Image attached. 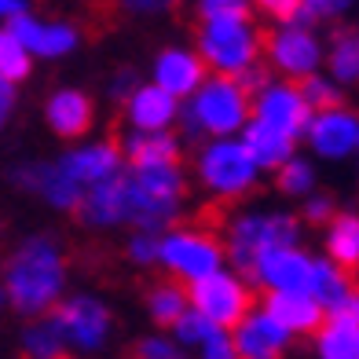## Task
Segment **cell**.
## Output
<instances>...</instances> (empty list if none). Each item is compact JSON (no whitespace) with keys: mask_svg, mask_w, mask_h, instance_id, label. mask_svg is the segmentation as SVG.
I'll return each mask as SVG.
<instances>
[{"mask_svg":"<svg viewBox=\"0 0 359 359\" xmlns=\"http://www.w3.org/2000/svg\"><path fill=\"white\" fill-rule=\"evenodd\" d=\"M0 286L8 293V308L26 323L52 316L70 286V257L62 242L48 231L26 235L0 268Z\"/></svg>","mask_w":359,"mask_h":359,"instance_id":"obj_1","label":"cell"},{"mask_svg":"<svg viewBox=\"0 0 359 359\" xmlns=\"http://www.w3.org/2000/svg\"><path fill=\"white\" fill-rule=\"evenodd\" d=\"M224 253L227 268L250 279L257 260L283 250V246H304V224L290 209H271V205H242L238 213L227 217L224 224Z\"/></svg>","mask_w":359,"mask_h":359,"instance_id":"obj_2","label":"cell"},{"mask_svg":"<svg viewBox=\"0 0 359 359\" xmlns=\"http://www.w3.org/2000/svg\"><path fill=\"white\" fill-rule=\"evenodd\" d=\"M125 205H128V231H151L165 235L180 224L187 205V172L180 165L158 169H125Z\"/></svg>","mask_w":359,"mask_h":359,"instance_id":"obj_3","label":"cell"},{"mask_svg":"<svg viewBox=\"0 0 359 359\" xmlns=\"http://www.w3.org/2000/svg\"><path fill=\"white\" fill-rule=\"evenodd\" d=\"M250 118V92L235 77L209 74L205 85L180 107L176 128H184V140H231L242 136Z\"/></svg>","mask_w":359,"mask_h":359,"instance_id":"obj_4","label":"cell"},{"mask_svg":"<svg viewBox=\"0 0 359 359\" xmlns=\"http://www.w3.org/2000/svg\"><path fill=\"white\" fill-rule=\"evenodd\" d=\"M191 180L205 198L213 202H242L260 187L264 172L242 147L238 136L231 140H202L191 161Z\"/></svg>","mask_w":359,"mask_h":359,"instance_id":"obj_5","label":"cell"},{"mask_svg":"<svg viewBox=\"0 0 359 359\" xmlns=\"http://www.w3.org/2000/svg\"><path fill=\"white\" fill-rule=\"evenodd\" d=\"M194 52L217 77H242L264 62V34L250 19H213L194 26Z\"/></svg>","mask_w":359,"mask_h":359,"instance_id":"obj_6","label":"cell"},{"mask_svg":"<svg viewBox=\"0 0 359 359\" xmlns=\"http://www.w3.org/2000/svg\"><path fill=\"white\" fill-rule=\"evenodd\" d=\"M158 268L180 286H194L227 268L224 238L198 224H176L158 235Z\"/></svg>","mask_w":359,"mask_h":359,"instance_id":"obj_7","label":"cell"},{"mask_svg":"<svg viewBox=\"0 0 359 359\" xmlns=\"http://www.w3.org/2000/svg\"><path fill=\"white\" fill-rule=\"evenodd\" d=\"M52 316L59 319L62 334H67V348L77 359L107 352L114 334H118V316L100 293H67Z\"/></svg>","mask_w":359,"mask_h":359,"instance_id":"obj_8","label":"cell"},{"mask_svg":"<svg viewBox=\"0 0 359 359\" xmlns=\"http://www.w3.org/2000/svg\"><path fill=\"white\" fill-rule=\"evenodd\" d=\"M326 62V41L319 37L316 26H297V22H279L264 34V67L271 77H283L301 85L304 77L323 74Z\"/></svg>","mask_w":359,"mask_h":359,"instance_id":"obj_9","label":"cell"},{"mask_svg":"<svg viewBox=\"0 0 359 359\" xmlns=\"http://www.w3.org/2000/svg\"><path fill=\"white\" fill-rule=\"evenodd\" d=\"M187 301L198 316H205L217 330H235L242 323V316H250L257 308L253 297V283L242 279L238 271L231 268H220L217 275L187 286Z\"/></svg>","mask_w":359,"mask_h":359,"instance_id":"obj_10","label":"cell"},{"mask_svg":"<svg viewBox=\"0 0 359 359\" xmlns=\"http://www.w3.org/2000/svg\"><path fill=\"white\" fill-rule=\"evenodd\" d=\"M304 151L312 161H326V165H341L359 154V110L348 103L316 110L312 121L304 128Z\"/></svg>","mask_w":359,"mask_h":359,"instance_id":"obj_11","label":"cell"},{"mask_svg":"<svg viewBox=\"0 0 359 359\" xmlns=\"http://www.w3.org/2000/svg\"><path fill=\"white\" fill-rule=\"evenodd\" d=\"M250 114L253 121L275 128L290 140H304V128L312 121V107L301 95V85L293 81H283V77H268V85H260L253 95H250Z\"/></svg>","mask_w":359,"mask_h":359,"instance_id":"obj_12","label":"cell"},{"mask_svg":"<svg viewBox=\"0 0 359 359\" xmlns=\"http://www.w3.org/2000/svg\"><path fill=\"white\" fill-rule=\"evenodd\" d=\"M8 29L22 41V48L34 59H48V62H59V59H70L85 34L81 26L70 19H37V15H19L15 22H8Z\"/></svg>","mask_w":359,"mask_h":359,"instance_id":"obj_13","label":"cell"},{"mask_svg":"<svg viewBox=\"0 0 359 359\" xmlns=\"http://www.w3.org/2000/svg\"><path fill=\"white\" fill-rule=\"evenodd\" d=\"M205 77H209V70H205L202 55L194 52V44H165L151 59V85L169 92L180 103H187L205 85Z\"/></svg>","mask_w":359,"mask_h":359,"instance_id":"obj_14","label":"cell"},{"mask_svg":"<svg viewBox=\"0 0 359 359\" xmlns=\"http://www.w3.org/2000/svg\"><path fill=\"white\" fill-rule=\"evenodd\" d=\"M44 125L55 140L70 147L85 143L95 128V100L77 85H62L44 100Z\"/></svg>","mask_w":359,"mask_h":359,"instance_id":"obj_15","label":"cell"},{"mask_svg":"<svg viewBox=\"0 0 359 359\" xmlns=\"http://www.w3.org/2000/svg\"><path fill=\"white\" fill-rule=\"evenodd\" d=\"M312 264H316V253L308 246H283V250H271L257 260L250 283L260 293H297V290L308 293Z\"/></svg>","mask_w":359,"mask_h":359,"instance_id":"obj_16","label":"cell"},{"mask_svg":"<svg viewBox=\"0 0 359 359\" xmlns=\"http://www.w3.org/2000/svg\"><path fill=\"white\" fill-rule=\"evenodd\" d=\"M81 187H95V184H107V180L121 176L125 172V154H121V143L118 140H85V143H74L67 147L62 154H55Z\"/></svg>","mask_w":359,"mask_h":359,"instance_id":"obj_17","label":"cell"},{"mask_svg":"<svg viewBox=\"0 0 359 359\" xmlns=\"http://www.w3.org/2000/svg\"><path fill=\"white\" fill-rule=\"evenodd\" d=\"M180 100L161 92L151 81H140L136 92L121 103V121L128 133H176L180 121Z\"/></svg>","mask_w":359,"mask_h":359,"instance_id":"obj_18","label":"cell"},{"mask_svg":"<svg viewBox=\"0 0 359 359\" xmlns=\"http://www.w3.org/2000/svg\"><path fill=\"white\" fill-rule=\"evenodd\" d=\"M231 341L238 359H286L293 348V337L260 304L250 316H242V323L231 330Z\"/></svg>","mask_w":359,"mask_h":359,"instance_id":"obj_19","label":"cell"},{"mask_svg":"<svg viewBox=\"0 0 359 359\" xmlns=\"http://www.w3.org/2000/svg\"><path fill=\"white\" fill-rule=\"evenodd\" d=\"M74 217H77V224L85 227V231H125L128 227V205H125L121 176L88 187V194L81 198Z\"/></svg>","mask_w":359,"mask_h":359,"instance_id":"obj_20","label":"cell"},{"mask_svg":"<svg viewBox=\"0 0 359 359\" xmlns=\"http://www.w3.org/2000/svg\"><path fill=\"white\" fill-rule=\"evenodd\" d=\"M257 304L264 308V312L279 323L293 341H297V337H312L323 326V319H326L323 304L312 297V293H304V290H297V293H264Z\"/></svg>","mask_w":359,"mask_h":359,"instance_id":"obj_21","label":"cell"},{"mask_svg":"<svg viewBox=\"0 0 359 359\" xmlns=\"http://www.w3.org/2000/svg\"><path fill=\"white\" fill-rule=\"evenodd\" d=\"M121 154H125V169L180 165L184 140H180V133H125Z\"/></svg>","mask_w":359,"mask_h":359,"instance_id":"obj_22","label":"cell"},{"mask_svg":"<svg viewBox=\"0 0 359 359\" xmlns=\"http://www.w3.org/2000/svg\"><path fill=\"white\" fill-rule=\"evenodd\" d=\"M323 257L341 271H359V209H337V217L323 227Z\"/></svg>","mask_w":359,"mask_h":359,"instance_id":"obj_23","label":"cell"},{"mask_svg":"<svg viewBox=\"0 0 359 359\" xmlns=\"http://www.w3.org/2000/svg\"><path fill=\"white\" fill-rule=\"evenodd\" d=\"M242 147L250 151V158L257 161V169L260 172H275V169H283L286 161L301 151V143L297 140H290V136H283V133H275V128H268V125H260V121H253L250 118V125L242 128Z\"/></svg>","mask_w":359,"mask_h":359,"instance_id":"obj_24","label":"cell"},{"mask_svg":"<svg viewBox=\"0 0 359 359\" xmlns=\"http://www.w3.org/2000/svg\"><path fill=\"white\" fill-rule=\"evenodd\" d=\"M323 74L337 88H355L359 85V29H337L326 41V62Z\"/></svg>","mask_w":359,"mask_h":359,"instance_id":"obj_25","label":"cell"},{"mask_svg":"<svg viewBox=\"0 0 359 359\" xmlns=\"http://www.w3.org/2000/svg\"><path fill=\"white\" fill-rule=\"evenodd\" d=\"M316 359H359V323L345 316H326L312 334Z\"/></svg>","mask_w":359,"mask_h":359,"instance_id":"obj_26","label":"cell"},{"mask_svg":"<svg viewBox=\"0 0 359 359\" xmlns=\"http://www.w3.org/2000/svg\"><path fill=\"white\" fill-rule=\"evenodd\" d=\"M19 352L22 359H62L70 355L67 348V334L55 316H41V319H29L19 334Z\"/></svg>","mask_w":359,"mask_h":359,"instance_id":"obj_27","label":"cell"},{"mask_svg":"<svg viewBox=\"0 0 359 359\" xmlns=\"http://www.w3.org/2000/svg\"><path fill=\"white\" fill-rule=\"evenodd\" d=\"M187 308H191L187 286H180L172 279H158V283L147 286V293H143V312H147V319L154 323V330H169V326L184 316Z\"/></svg>","mask_w":359,"mask_h":359,"instance_id":"obj_28","label":"cell"},{"mask_svg":"<svg viewBox=\"0 0 359 359\" xmlns=\"http://www.w3.org/2000/svg\"><path fill=\"white\" fill-rule=\"evenodd\" d=\"M352 286H355V279L348 271H341L337 264H330L323 253L316 257V264H312V279H308V293L323 304V312L330 316L334 308L341 304L352 293Z\"/></svg>","mask_w":359,"mask_h":359,"instance_id":"obj_29","label":"cell"},{"mask_svg":"<svg viewBox=\"0 0 359 359\" xmlns=\"http://www.w3.org/2000/svg\"><path fill=\"white\" fill-rule=\"evenodd\" d=\"M275 191L283 194V198L290 202H304L308 194H316L319 191V165L308 154H293L283 169H275Z\"/></svg>","mask_w":359,"mask_h":359,"instance_id":"obj_30","label":"cell"},{"mask_svg":"<svg viewBox=\"0 0 359 359\" xmlns=\"http://www.w3.org/2000/svg\"><path fill=\"white\" fill-rule=\"evenodd\" d=\"M34 74V55L22 48V41L11 34L8 26H0V81L8 85H22Z\"/></svg>","mask_w":359,"mask_h":359,"instance_id":"obj_31","label":"cell"},{"mask_svg":"<svg viewBox=\"0 0 359 359\" xmlns=\"http://www.w3.org/2000/svg\"><path fill=\"white\" fill-rule=\"evenodd\" d=\"M355 8V0H301V11L290 22L297 26H319V22H337Z\"/></svg>","mask_w":359,"mask_h":359,"instance_id":"obj_32","label":"cell"},{"mask_svg":"<svg viewBox=\"0 0 359 359\" xmlns=\"http://www.w3.org/2000/svg\"><path fill=\"white\" fill-rule=\"evenodd\" d=\"M213 330H217V326L209 323L205 316H198L194 308H187V312L169 326V334L176 337V345L184 348V352H194V348H198V345H202V341H205L209 334H213Z\"/></svg>","mask_w":359,"mask_h":359,"instance_id":"obj_33","label":"cell"},{"mask_svg":"<svg viewBox=\"0 0 359 359\" xmlns=\"http://www.w3.org/2000/svg\"><path fill=\"white\" fill-rule=\"evenodd\" d=\"M194 19L198 22H213V19H250L253 15V0H191Z\"/></svg>","mask_w":359,"mask_h":359,"instance_id":"obj_34","label":"cell"},{"mask_svg":"<svg viewBox=\"0 0 359 359\" xmlns=\"http://www.w3.org/2000/svg\"><path fill=\"white\" fill-rule=\"evenodd\" d=\"M133 359H187V352L176 345L169 330H154V334H143L133 345Z\"/></svg>","mask_w":359,"mask_h":359,"instance_id":"obj_35","label":"cell"},{"mask_svg":"<svg viewBox=\"0 0 359 359\" xmlns=\"http://www.w3.org/2000/svg\"><path fill=\"white\" fill-rule=\"evenodd\" d=\"M301 95L308 100V107L312 110H326V107H337L345 103V88H337L326 74H312L301 81Z\"/></svg>","mask_w":359,"mask_h":359,"instance_id":"obj_36","label":"cell"},{"mask_svg":"<svg viewBox=\"0 0 359 359\" xmlns=\"http://www.w3.org/2000/svg\"><path fill=\"white\" fill-rule=\"evenodd\" d=\"M125 260L133 268H140V271L158 268V235H151V231H128L125 235Z\"/></svg>","mask_w":359,"mask_h":359,"instance_id":"obj_37","label":"cell"},{"mask_svg":"<svg viewBox=\"0 0 359 359\" xmlns=\"http://www.w3.org/2000/svg\"><path fill=\"white\" fill-rule=\"evenodd\" d=\"M301 224L304 227H326L334 217H337V198L330 191H316V194H308V198L301 202Z\"/></svg>","mask_w":359,"mask_h":359,"instance_id":"obj_38","label":"cell"},{"mask_svg":"<svg viewBox=\"0 0 359 359\" xmlns=\"http://www.w3.org/2000/svg\"><path fill=\"white\" fill-rule=\"evenodd\" d=\"M194 359H238L231 330H213L198 348H194Z\"/></svg>","mask_w":359,"mask_h":359,"instance_id":"obj_39","label":"cell"},{"mask_svg":"<svg viewBox=\"0 0 359 359\" xmlns=\"http://www.w3.org/2000/svg\"><path fill=\"white\" fill-rule=\"evenodd\" d=\"M180 0H118V8L125 15H133V19H161V15H169Z\"/></svg>","mask_w":359,"mask_h":359,"instance_id":"obj_40","label":"cell"},{"mask_svg":"<svg viewBox=\"0 0 359 359\" xmlns=\"http://www.w3.org/2000/svg\"><path fill=\"white\" fill-rule=\"evenodd\" d=\"M136 85H140L136 70H133V67H118V70L110 74V81H107V95H110V100L121 107V103L128 100V95L136 92Z\"/></svg>","mask_w":359,"mask_h":359,"instance_id":"obj_41","label":"cell"},{"mask_svg":"<svg viewBox=\"0 0 359 359\" xmlns=\"http://www.w3.org/2000/svg\"><path fill=\"white\" fill-rule=\"evenodd\" d=\"M253 11L268 15V19L279 26V22H290L293 15L301 11V0H253Z\"/></svg>","mask_w":359,"mask_h":359,"instance_id":"obj_42","label":"cell"},{"mask_svg":"<svg viewBox=\"0 0 359 359\" xmlns=\"http://www.w3.org/2000/svg\"><path fill=\"white\" fill-rule=\"evenodd\" d=\"M15 85H8V81H0V133L8 128V121H11V114H15Z\"/></svg>","mask_w":359,"mask_h":359,"instance_id":"obj_43","label":"cell"},{"mask_svg":"<svg viewBox=\"0 0 359 359\" xmlns=\"http://www.w3.org/2000/svg\"><path fill=\"white\" fill-rule=\"evenodd\" d=\"M268 77H271V70L264 67V62H260V67H253L250 74H242V77H238V85H242V88H246V92L253 95L260 85H268Z\"/></svg>","mask_w":359,"mask_h":359,"instance_id":"obj_44","label":"cell"},{"mask_svg":"<svg viewBox=\"0 0 359 359\" xmlns=\"http://www.w3.org/2000/svg\"><path fill=\"white\" fill-rule=\"evenodd\" d=\"M26 11H29L26 0H0V26L15 22V19H19V15H26Z\"/></svg>","mask_w":359,"mask_h":359,"instance_id":"obj_45","label":"cell"},{"mask_svg":"<svg viewBox=\"0 0 359 359\" xmlns=\"http://www.w3.org/2000/svg\"><path fill=\"white\" fill-rule=\"evenodd\" d=\"M330 316H345V319H355V323H359V283L352 286V293H348V297L334 308Z\"/></svg>","mask_w":359,"mask_h":359,"instance_id":"obj_46","label":"cell"},{"mask_svg":"<svg viewBox=\"0 0 359 359\" xmlns=\"http://www.w3.org/2000/svg\"><path fill=\"white\" fill-rule=\"evenodd\" d=\"M8 312V293H4V286H0V316Z\"/></svg>","mask_w":359,"mask_h":359,"instance_id":"obj_47","label":"cell"},{"mask_svg":"<svg viewBox=\"0 0 359 359\" xmlns=\"http://www.w3.org/2000/svg\"><path fill=\"white\" fill-rule=\"evenodd\" d=\"M62 359H77V355H62Z\"/></svg>","mask_w":359,"mask_h":359,"instance_id":"obj_48","label":"cell"}]
</instances>
